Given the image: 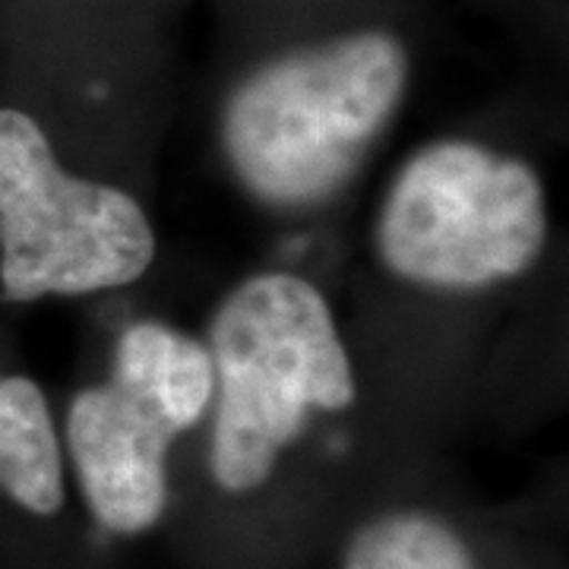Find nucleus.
<instances>
[{"label":"nucleus","instance_id":"nucleus-7","mask_svg":"<svg viewBox=\"0 0 569 569\" xmlns=\"http://www.w3.org/2000/svg\"><path fill=\"white\" fill-rule=\"evenodd\" d=\"M342 569H478L462 535L427 509H392L348 538Z\"/></svg>","mask_w":569,"mask_h":569},{"label":"nucleus","instance_id":"nucleus-2","mask_svg":"<svg viewBox=\"0 0 569 569\" xmlns=\"http://www.w3.org/2000/svg\"><path fill=\"white\" fill-rule=\"evenodd\" d=\"M216 425L209 466L219 488H263L310 411L355 402V373L326 298L305 279L266 272L238 284L209 326Z\"/></svg>","mask_w":569,"mask_h":569},{"label":"nucleus","instance_id":"nucleus-5","mask_svg":"<svg viewBox=\"0 0 569 569\" xmlns=\"http://www.w3.org/2000/svg\"><path fill=\"white\" fill-rule=\"evenodd\" d=\"M152 257V224L130 193L67 174L39 123L0 108V288L7 301L130 284Z\"/></svg>","mask_w":569,"mask_h":569},{"label":"nucleus","instance_id":"nucleus-6","mask_svg":"<svg viewBox=\"0 0 569 569\" xmlns=\"http://www.w3.org/2000/svg\"><path fill=\"white\" fill-rule=\"evenodd\" d=\"M0 493L32 516L63 509V456L51 408L29 377L0 380Z\"/></svg>","mask_w":569,"mask_h":569},{"label":"nucleus","instance_id":"nucleus-1","mask_svg":"<svg viewBox=\"0 0 569 569\" xmlns=\"http://www.w3.org/2000/svg\"><path fill=\"white\" fill-rule=\"evenodd\" d=\"M406 86V44L383 29L284 51L228 96V164L266 206L326 203L387 130Z\"/></svg>","mask_w":569,"mask_h":569},{"label":"nucleus","instance_id":"nucleus-4","mask_svg":"<svg viewBox=\"0 0 569 569\" xmlns=\"http://www.w3.org/2000/svg\"><path fill=\"white\" fill-rule=\"evenodd\" d=\"M216 370L203 342L164 323H133L104 387L82 389L67 415V449L82 497L114 535H140L168 507L171 440L203 418Z\"/></svg>","mask_w":569,"mask_h":569},{"label":"nucleus","instance_id":"nucleus-3","mask_svg":"<svg viewBox=\"0 0 569 569\" xmlns=\"http://www.w3.org/2000/svg\"><path fill=\"white\" fill-rule=\"evenodd\" d=\"M548 241L545 187L529 164L466 140L430 142L389 187L377 250L430 288H481L529 272Z\"/></svg>","mask_w":569,"mask_h":569}]
</instances>
